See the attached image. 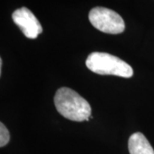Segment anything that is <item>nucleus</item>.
<instances>
[{
	"instance_id": "obj_5",
	"label": "nucleus",
	"mask_w": 154,
	"mask_h": 154,
	"mask_svg": "<svg viewBox=\"0 0 154 154\" xmlns=\"http://www.w3.org/2000/svg\"><path fill=\"white\" fill-rule=\"evenodd\" d=\"M128 151L130 154H154V150L142 133L133 134L128 139Z\"/></svg>"
},
{
	"instance_id": "obj_2",
	"label": "nucleus",
	"mask_w": 154,
	"mask_h": 154,
	"mask_svg": "<svg viewBox=\"0 0 154 154\" xmlns=\"http://www.w3.org/2000/svg\"><path fill=\"white\" fill-rule=\"evenodd\" d=\"M86 65L91 71L102 75L130 78L134 75L132 67L128 63L105 52L91 53L86 60Z\"/></svg>"
},
{
	"instance_id": "obj_4",
	"label": "nucleus",
	"mask_w": 154,
	"mask_h": 154,
	"mask_svg": "<svg viewBox=\"0 0 154 154\" xmlns=\"http://www.w3.org/2000/svg\"><path fill=\"white\" fill-rule=\"evenodd\" d=\"M12 19L27 38H36L43 31L38 19L26 7H22L14 11Z\"/></svg>"
},
{
	"instance_id": "obj_7",
	"label": "nucleus",
	"mask_w": 154,
	"mask_h": 154,
	"mask_svg": "<svg viewBox=\"0 0 154 154\" xmlns=\"http://www.w3.org/2000/svg\"><path fill=\"white\" fill-rule=\"evenodd\" d=\"M2 67H3V60L0 59V73H2Z\"/></svg>"
},
{
	"instance_id": "obj_6",
	"label": "nucleus",
	"mask_w": 154,
	"mask_h": 154,
	"mask_svg": "<svg viewBox=\"0 0 154 154\" xmlns=\"http://www.w3.org/2000/svg\"><path fill=\"white\" fill-rule=\"evenodd\" d=\"M10 140H11V135L9 130L7 129L5 125L3 122H1L0 123V146L1 147L5 146L9 143Z\"/></svg>"
},
{
	"instance_id": "obj_1",
	"label": "nucleus",
	"mask_w": 154,
	"mask_h": 154,
	"mask_svg": "<svg viewBox=\"0 0 154 154\" xmlns=\"http://www.w3.org/2000/svg\"><path fill=\"white\" fill-rule=\"evenodd\" d=\"M56 109L71 121H89L92 109L86 99L69 88H59L54 97Z\"/></svg>"
},
{
	"instance_id": "obj_3",
	"label": "nucleus",
	"mask_w": 154,
	"mask_h": 154,
	"mask_svg": "<svg viewBox=\"0 0 154 154\" xmlns=\"http://www.w3.org/2000/svg\"><path fill=\"white\" fill-rule=\"evenodd\" d=\"M88 19L94 28L103 33L118 34L125 29L122 17L108 8L95 7L92 9L89 12Z\"/></svg>"
}]
</instances>
